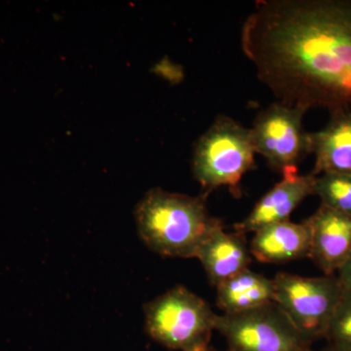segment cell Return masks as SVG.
Returning a JSON list of instances; mask_svg holds the SVG:
<instances>
[{
	"mask_svg": "<svg viewBox=\"0 0 351 351\" xmlns=\"http://www.w3.org/2000/svg\"><path fill=\"white\" fill-rule=\"evenodd\" d=\"M304 221L311 232L309 258L325 276H332L351 256V217L320 205Z\"/></svg>",
	"mask_w": 351,
	"mask_h": 351,
	"instance_id": "8",
	"label": "cell"
},
{
	"mask_svg": "<svg viewBox=\"0 0 351 351\" xmlns=\"http://www.w3.org/2000/svg\"><path fill=\"white\" fill-rule=\"evenodd\" d=\"M309 351H311V350H309Z\"/></svg>",
	"mask_w": 351,
	"mask_h": 351,
	"instance_id": "19",
	"label": "cell"
},
{
	"mask_svg": "<svg viewBox=\"0 0 351 351\" xmlns=\"http://www.w3.org/2000/svg\"><path fill=\"white\" fill-rule=\"evenodd\" d=\"M217 316L204 300L182 286H176L145 306L147 334L175 350L209 348Z\"/></svg>",
	"mask_w": 351,
	"mask_h": 351,
	"instance_id": "4",
	"label": "cell"
},
{
	"mask_svg": "<svg viewBox=\"0 0 351 351\" xmlns=\"http://www.w3.org/2000/svg\"><path fill=\"white\" fill-rule=\"evenodd\" d=\"M251 257L245 234L226 232L221 223L201 244L195 258L202 263L210 282L218 287L228 279L249 269Z\"/></svg>",
	"mask_w": 351,
	"mask_h": 351,
	"instance_id": "10",
	"label": "cell"
},
{
	"mask_svg": "<svg viewBox=\"0 0 351 351\" xmlns=\"http://www.w3.org/2000/svg\"><path fill=\"white\" fill-rule=\"evenodd\" d=\"M314 179L315 176L311 173H284L283 179L256 203L251 213L233 226L235 232L243 234L255 233L265 226L289 221L295 208L307 196L313 195Z\"/></svg>",
	"mask_w": 351,
	"mask_h": 351,
	"instance_id": "9",
	"label": "cell"
},
{
	"mask_svg": "<svg viewBox=\"0 0 351 351\" xmlns=\"http://www.w3.org/2000/svg\"><path fill=\"white\" fill-rule=\"evenodd\" d=\"M228 351H309L311 343L272 302L246 313L217 316Z\"/></svg>",
	"mask_w": 351,
	"mask_h": 351,
	"instance_id": "6",
	"label": "cell"
},
{
	"mask_svg": "<svg viewBox=\"0 0 351 351\" xmlns=\"http://www.w3.org/2000/svg\"><path fill=\"white\" fill-rule=\"evenodd\" d=\"M330 113L322 130L309 133L311 154L315 156L311 174L351 176V105Z\"/></svg>",
	"mask_w": 351,
	"mask_h": 351,
	"instance_id": "11",
	"label": "cell"
},
{
	"mask_svg": "<svg viewBox=\"0 0 351 351\" xmlns=\"http://www.w3.org/2000/svg\"><path fill=\"white\" fill-rule=\"evenodd\" d=\"M202 351H216L215 350H212V348H208L206 350H202Z\"/></svg>",
	"mask_w": 351,
	"mask_h": 351,
	"instance_id": "18",
	"label": "cell"
},
{
	"mask_svg": "<svg viewBox=\"0 0 351 351\" xmlns=\"http://www.w3.org/2000/svg\"><path fill=\"white\" fill-rule=\"evenodd\" d=\"M304 108L276 101L258 112L250 129L256 154L274 170L297 172L298 164L311 154V137L302 125Z\"/></svg>",
	"mask_w": 351,
	"mask_h": 351,
	"instance_id": "7",
	"label": "cell"
},
{
	"mask_svg": "<svg viewBox=\"0 0 351 351\" xmlns=\"http://www.w3.org/2000/svg\"><path fill=\"white\" fill-rule=\"evenodd\" d=\"M338 279L343 292L351 294V256L339 269Z\"/></svg>",
	"mask_w": 351,
	"mask_h": 351,
	"instance_id": "16",
	"label": "cell"
},
{
	"mask_svg": "<svg viewBox=\"0 0 351 351\" xmlns=\"http://www.w3.org/2000/svg\"><path fill=\"white\" fill-rule=\"evenodd\" d=\"M313 195L321 205L351 217V176L325 173L315 176Z\"/></svg>",
	"mask_w": 351,
	"mask_h": 351,
	"instance_id": "14",
	"label": "cell"
},
{
	"mask_svg": "<svg viewBox=\"0 0 351 351\" xmlns=\"http://www.w3.org/2000/svg\"><path fill=\"white\" fill-rule=\"evenodd\" d=\"M274 302L308 341L325 338L343 289L338 277H304L278 274L274 279Z\"/></svg>",
	"mask_w": 351,
	"mask_h": 351,
	"instance_id": "5",
	"label": "cell"
},
{
	"mask_svg": "<svg viewBox=\"0 0 351 351\" xmlns=\"http://www.w3.org/2000/svg\"><path fill=\"white\" fill-rule=\"evenodd\" d=\"M251 130L226 115H219L196 143L193 171L207 191L228 186L239 193L243 176L255 167Z\"/></svg>",
	"mask_w": 351,
	"mask_h": 351,
	"instance_id": "3",
	"label": "cell"
},
{
	"mask_svg": "<svg viewBox=\"0 0 351 351\" xmlns=\"http://www.w3.org/2000/svg\"><path fill=\"white\" fill-rule=\"evenodd\" d=\"M325 338L339 351H351V294L343 293Z\"/></svg>",
	"mask_w": 351,
	"mask_h": 351,
	"instance_id": "15",
	"label": "cell"
},
{
	"mask_svg": "<svg viewBox=\"0 0 351 351\" xmlns=\"http://www.w3.org/2000/svg\"><path fill=\"white\" fill-rule=\"evenodd\" d=\"M250 252L260 262L284 263L309 257L311 232L306 221H281L255 232Z\"/></svg>",
	"mask_w": 351,
	"mask_h": 351,
	"instance_id": "12",
	"label": "cell"
},
{
	"mask_svg": "<svg viewBox=\"0 0 351 351\" xmlns=\"http://www.w3.org/2000/svg\"><path fill=\"white\" fill-rule=\"evenodd\" d=\"M138 233L152 251L166 257L195 258L201 244L221 223L210 216L205 198L152 189L135 210Z\"/></svg>",
	"mask_w": 351,
	"mask_h": 351,
	"instance_id": "2",
	"label": "cell"
},
{
	"mask_svg": "<svg viewBox=\"0 0 351 351\" xmlns=\"http://www.w3.org/2000/svg\"><path fill=\"white\" fill-rule=\"evenodd\" d=\"M324 351H339L337 350H335V348H331V346H329V348H327V350H325Z\"/></svg>",
	"mask_w": 351,
	"mask_h": 351,
	"instance_id": "17",
	"label": "cell"
},
{
	"mask_svg": "<svg viewBox=\"0 0 351 351\" xmlns=\"http://www.w3.org/2000/svg\"><path fill=\"white\" fill-rule=\"evenodd\" d=\"M272 302L274 280L249 269L217 287V304L226 314L246 313Z\"/></svg>",
	"mask_w": 351,
	"mask_h": 351,
	"instance_id": "13",
	"label": "cell"
},
{
	"mask_svg": "<svg viewBox=\"0 0 351 351\" xmlns=\"http://www.w3.org/2000/svg\"><path fill=\"white\" fill-rule=\"evenodd\" d=\"M242 50L277 98L330 112L351 105V0H262Z\"/></svg>",
	"mask_w": 351,
	"mask_h": 351,
	"instance_id": "1",
	"label": "cell"
}]
</instances>
